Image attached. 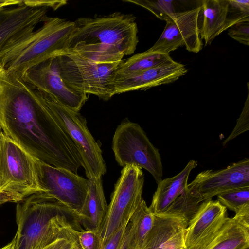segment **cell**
<instances>
[{
  "label": "cell",
  "mask_w": 249,
  "mask_h": 249,
  "mask_svg": "<svg viewBox=\"0 0 249 249\" xmlns=\"http://www.w3.org/2000/svg\"><path fill=\"white\" fill-rule=\"evenodd\" d=\"M246 187H249L248 158L221 170L201 172L188 184L190 192L201 202L226 191Z\"/></svg>",
  "instance_id": "13"
},
{
  "label": "cell",
  "mask_w": 249,
  "mask_h": 249,
  "mask_svg": "<svg viewBox=\"0 0 249 249\" xmlns=\"http://www.w3.org/2000/svg\"><path fill=\"white\" fill-rule=\"evenodd\" d=\"M216 196L222 205L235 212V216L249 213V187L232 189Z\"/></svg>",
  "instance_id": "24"
},
{
  "label": "cell",
  "mask_w": 249,
  "mask_h": 249,
  "mask_svg": "<svg viewBox=\"0 0 249 249\" xmlns=\"http://www.w3.org/2000/svg\"><path fill=\"white\" fill-rule=\"evenodd\" d=\"M53 56L59 74L68 85L105 101L115 95V73L123 60L115 62H97L67 49L58 51Z\"/></svg>",
  "instance_id": "5"
},
{
  "label": "cell",
  "mask_w": 249,
  "mask_h": 249,
  "mask_svg": "<svg viewBox=\"0 0 249 249\" xmlns=\"http://www.w3.org/2000/svg\"><path fill=\"white\" fill-rule=\"evenodd\" d=\"M19 249H42L57 238L80 230L77 217L67 207L44 192L17 203Z\"/></svg>",
  "instance_id": "3"
},
{
  "label": "cell",
  "mask_w": 249,
  "mask_h": 249,
  "mask_svg": "<svg viewBox=\"0 0 249 249\" xmlns=\"http://www.w3.org/2000/svg\"><path fill=\"white\" fill-rule=\"evenodd\" d=\"M112 148L118 163L134 165L148 171L158 184L162 180L163 167L159 150L137 123L124 120L113 136Z\"/></svg>",
  "instance_id": "8"
},
{
  "label": "cell",
  "mask_w": 249,
  "mask_h": 249,
  "mask_svg": "<svg viewBox=\"0 0 249 249\" xmlns=\"http://www.w3.org/2000/svg\"><path fill=\"white\" fill-rule=\"evenodd\" d=\"M228 34L240 43L249 46V22H241L232 25L229 28Z\"/></svg>",
  "instance_id": "29"
},
{
  "label": "cell",
  "mask_w": 249,
  "mask_h": 249,
  "mask_svg": "<svg viewBox=\"0 0 249 249\" xmlns=\"http://www.w3.org/2000/svg\"><path fill=\"white\" fill-rule=\"evenodd\" d=\"M13 244V240H12L10 242H9L7 244L3 246V247L0 248V249H10L12 247Z\"/></svg>",
  "instance_id": "36"
},
{
  "label": "cell",
  "mask_w": 249,
  "mask_h": 249,
  "mask_svg": "<svg viewBox=\"0 0 249 249\" xmlns=\"http://www.w3.org/2000/svg\"><path fill=\"white\" fill-rule=\"evenodd\" d=\"M187 249L185 247H183V248H182L181 249Z\"/></svg>",
  "instance_id": "38"
},
{
  "label": "cell",
  "mask_w": 249,
  "mask_h": 249,
  "mask_svg": "<svg viewBox=\"0 0 249 249\" xmlns=\"http://www.w3.org/2000/svg\"><path fill=\"white\" fill-rule=\"evenodd\" d=\"M185 66L173 60L132 75L114 80L115 95L138 90H146L178 80L187 72Z\"/></svg>",
  "instance_id": "16"
},
{
  "label": "cell",
  "mask_w": 249,
  "mask_h": 249,
  "mask_svg": "<svg viewBox=\"0 0 249 249\" xmlns=\"http://www.w3.org/2000/svg\"><path fill=\"white\" fill-rule=\"evenodd\" d=\"M0 129L32 156L76 174L80 154L45 104L23 75L0 65Z\"/></svg>",
  "instance_id": "1"
},
{
  "label": "cell",
  "mask_w": 249,
  "mask_h": 249,
  "mask_svg": "<svg viewBox=\"0 0 249 249\" xmlns=\"http://www.w3.org/2000/svg\"><path fill=\"white\" fill-rule=\"evenodd\" d=\"M22 75L38 90L52 95L75 111L79 112L88 99L89 95L77 90L63 81L54 56L33 66Z\"/></svg>",
  "instance_id": "12"
},
{
  "label": "cell",
  "mask_w": 249,
  "mask_h": 249,
  "mask_svg": "<svg viewBox=\"0 0 249 249\" xmlns=\"http://www.w3.org/2000/svg\"><path fill=\"white\" fill-rule=\"evenodd\" d=\"M144 180L139 167L129 165L122 170L99 231L102 248L115 232L128 223L142 200Z\"/></svg>",
  "instance_id": "9"
},
{
  "label": "cell",
  "mask_w": 249,
  "mask_h": 249,
  "mask_svg": "<svg viewBox=\"0 0 249 249\" xmlns=\"http://www.w3.org/2000/svg\"><path fill=\"white\" fill-rule=\"evenodd\" d=\"M41 27L6 47L0 53V65L23 75L33 66L64 48L74 21L46 16Z\"/></svg>",
  "instance_id": "4"
},
{
  "label": "cell",
  "mask_w": 249,
  "mask_h": 249,
  "mask_svg": "<svg viewBox=\"0 0 249 249\" xmlns=\"http://www.w3.org/2000/svg\"><path fill=\"white\" fill-rule=\"evenodd\" d=\"M47 11V8L31 7L23 2L13 7L0 9V53L34 31L44 21Z\"/></svg>",
  "instance_id": "15"
},
{
  "label": "cell",
  "mask_w": 249,
  "mask_h": 249,
  "mask_svg": "<svg viewBox=\"0 0 249 249\" xmlns=\"http://www.w3.org/2000/svg\"><path fill=\"white\" fill-rule=\"evenodd\" d=\"M34 159L37 182L42 192L67 207L79 220L88 193V179L69 170Z\"/></svg>",
  "instance_id": "10"
},
{
  "label": "cell",
  "mask_w": 249,
  "mask_h": 249,
  "mask_svg": "<svg viewBox=\"0 0 249 249\" xmlns=\"http://www.w3.org/2000/svg\"><path fill=\"white\" fill-rule=\"evenodd\" d=\"M249 248V227L234 217H227L210 242L202 249H245Z\"/></svg>",
  "instance_id": "21"
},
{
  "label": "cell",
  "mask_w": 249,
  "mask_h": 249,
  "mask_svg": "<svg viewBox=\"0 0 249 249\" xmlns=\"http://www.w3.org/2000/svg\"><path fill=\"white\" fill-rule=\"evenodd\" d=\"M25 4L35 7H50L53 10L64 6L67 3V0H23Z\"/></svg>",
  "instance_id": "32"
},
{
  "label": "cell",
  "mask_w": 249,
  "mask_h": 249,
  "mask_svg": "<svg viewBox=\"0 0 249 249\" xmlns=\"http://www.w3.org/2000/svg\"><path fill=\"white\" fill-rule=\"evenodd\" d=\"M2 132L0 130V188L3 185V180L1 175V144L2 138Z\"/></svg>",
  "instance_id": "35"
},
{
  "label": "cell",
  "mask_w": 249,
  "mask_h": 249,
  "mask_svg": "<svg viewBox=\"0 0 249 249\" xmlns=\"http://www.w3.org/2000/svg\"><path fill=\"white\" fill-rule=\"evenodd\" d=\"M172 60L169 54L152 52L148 49L126 60H123L116 70L115 79L157 67Z\"/></svg>",
  "instance_id": "22"
},
{
  "label": "cell",
  "mask_w": 249,
  "mask_h": 249,
  "mask_svg": "<svg viewBox=\"0 0 249 249\" xmlns=\"http://www.w3.org/2000/svg\"><path fill=\"white\" fill-rule=\"evenodd\" d=\"M74 249H80L79 246H78L76 248H75Z\"/></svg>",
  "instance_id": "37"
},
{
  "label": "cell",
  "mask_w": 249,
  "mask_h": 249,
  "mask_svg": "<svg viewBox=\"0 0 249 249\" xmlns=\"http://www.w3.org/2000/svg\"><path fill=\"white\" fill-rule=\"evenodd\" d=\"M200 7L169 15L163 31L148 50L163 54L182 46L191 52L198 53L203 47L198 25Z\"/></svg>",
  "instance_id": "11"
},
{
  "label": "cell",
  "mask_w": 249,
  "mask_h": 249,
  "mask_svg": "<svg viewBox=\"0 0 249 249\" xmlns=\"http://www.w3.org/2000/svg\"><path fill=\"white\" fill-rule=\"evenodd\" d=\"M188 221L181 217L154 215L143 249H179L185 246Z\"/></svg>",
  "instance_id": "17"
},
{
  "label": "cell",
  "mask_w": 249,
  "mask_h": 249,
  "mask_svg": "<svg viewBox=\"0 0 249 249\" xmlns=\"http://www.w3.org/2000/svg\"><path fill=\"white\" fill-rule=\"evenodd\" d=\"M197 165L196 161H189L185 168L178 174L161 180L158 183L156 191L148 207L154 215L165 212L173 202L188 189V180L191 171Z\"/></svg>",
  "instance_id": "18"
},
{
  "label": "cell",
  "mask_w": 249,
  "mask_h": 249,
  "mask_svg": "<svg viewBox=\"0 0 249 249\" xmlns=\"http://www.w3.org/2000/svg\"><path fill=\"white\" fill-rule=\"evenodd\" d=\"M1 167L3 185L0 188V205L18 203L43 192L37 182L34 157L3 133Z\"/></svg>",
  "instance_id": "6"
},
{
  "label": "cell",
  "mask_w": 249,
  "mask_h": 249,
  "mask_svg": "<svg viewBox=\"0 0 249 249\" xmlns=\"http://www.w3.org/2000/svg\"><path fill=\"white\" fill-rule=\"evenodd\" d=\"M227 217V208L219 201H203L188 223L184 236L185 247L203 249L218 232Z\"/></svg>",
  "instance_id": "14"
},
{
  "label": "cell",
  "mask_w": 249,
  "mask_h": 249,
  "mask_svg": "<svg viewBox=\"0 0 249 249\" xmlns=\"http://www.w3.org/2000/svg\"><path fill=\"white\" fill-rule=\"evenodd\" d=\"M123 2L131 3L150 11L161 20L165 21L171 14L176 12L174 0H123Z\"/></svg>",
  "instance_id": "26"
},
{
  "label": "cell",
  "mask_w": 249,
  "mask_h": 249,
  "mask_svg": "<svg viewBox=\"0 0 249 249\" xmlns=\"http://www.w3.org/2000/svg\"><path fill=\"white\" fill-rule=\"evenodd\" d=\"M199 25V34L205 46L210 45L214 39L227 29L228 0L201 1Z\"/></svg>",
  "instance_id": "20"
},
{
  "label": "cell",
  "mask_w": 249,
  "mask_h": 249,
  "mask_svg": "<svg viewBox=\"0 0 249 249\" xmlns=\"http://www.w3.org/2000/svg\"><path fill=\"white\" fill-rule=\"evenodd\" d=\"M249 129V93H248L242 111L237 123L230 135L223 142V146H225L228 142L240 134L248 131Z\"/></svg>",
  "instance_id": "28"
},
{
  "label": "cell",
  "mask_w": 249,
  "mask_h": 249,
  "mask_svg": "<svg viewBox=\"0 0 249 249\" xmlns=\"http://www.w3.org/2000/svg\"><path fill=\"white\" fill-rule=\"evenodd\" d=\"M88 193L79 222L85 230L99 231L107 213L102 177H88Z\"/></svg>",
  "instance_id": "19"
},
{
  "label": "cell",
  "mask_w": 249,
  "mask_h": 249,
  "mask_svg": "<svg viewBox=\"0 0 249 249\" xmlns=\"http://www.w3.org/2000/svg\"><path fill=\"white\" fill-rule=\"evenodd\" d=\"M201 203L188 188L165 212L160 215L181 217L189 222L197 211Z\"/></svg>",
  "instance_id": "25"
},
{
  "label": "cell",
  "mask_w": 249,
  "mask_h": 249,
  "mask_svg": "<svg viewBox=\"0 0 249 249\" xmlns=\"http://www.w3.org/2000/svg\"><path fill=\"white\" fill-rule=\"evenodd\" d=\"M118 249H136L131 239L128 223L127 224L123 239Z\"/></svg>",
  "instance_id": "33"
},
{
  "label": "cell",
  "mask_w": 249,
  "mask_h": 249,
  "mask_svg": "<svg viewBox=\"0 0 249 249\" xmlns=\"http://www.w3.org/2000/svg\"><path fill=\"white\" fill-rule=\"evenodd\" d=\"M39 91L53 115L75 144L87 177H102L106 172L102 151L89 130L85 118L79 112L63 105L52 95Z\"/></svg>",
  "instance_id": "7"
},
{
  "label": "cell",
  "mask_w": 249,
  "mask_h": 249,
  "mask_svg": "<svg viewBox=\"0 0 249 249\" xmlns=\"http://www.w3.org/2000/svg\"><path fill=\"white\" fill-rule=\"evenodd\" d=\"M249 249V248H246V249Z\"/></svg>",
  "instance_id": "39"
},
{
  "label": "cell",
  "mask_w": 249,
  "mask_h": 249,
  "mask_svg": "<svg viewBox=\"0 0 249 249\" xmlns=\"http://www.w3.org/2000/svg\"><path fill=\"white\" fill-rule=\"evenodd\" d=\"M135 20L132 14L118 12L78 18L63 49L92 59L121 60L134 53L139 42Z\"/></svg>",
  "instance_id": "2"
},
{
  "label": "cell",
  "mask_w": 249,
  "mask_h": 249,
  "mask_svg": "<svg viewBox=\"0 0 249 249\" xmlns=\"http://www.w3.org/2000/svg\"><path fill=\"white\" fill-rule=\"evenodd\" d=\"M76 242L80 249H102L99 231L89 230H75Z\"/></svg>",
  "instance_id": "27"
},
{
  "label": "cell",
  "mask_w": 249,
  "mask_h": 249,
  "mask_svg": "<svg viewBox=\"0 0 249 249\" xmlns=\"http://www.w3.org/2000/svg\"><path fill=\"white\" fill-rule=\"evenodd\" d=\"M127 224L120 228L102 246V249H118L124 234Z\"/></svg>",
  "instance_id": "31"
},
{
  "label": "cell",
  "mask_w": 249,
  "mask_h": 249,
  "mask_svg": "<svg viewBox=\"0 0 249 249\" xmlns=\"http://www.w3.org/2000/svg\"><path fill=\"white\" fill-rule=\"evenodd\" d=\"M153 221L154 214L142 199L128 222L131 239L136 249H143Z\"/></svg>",
  "instance_id": "23"
},
{
  "label": "cell",
  "mask_w": 249,
  "mask_h": 249,
  "mask_svg": "<svg viewBox=\"0 0 249 249\" xmlns=\"http://www.w3.org/2000/svg\"><path fill=\"white\" fill-rule=\"evenodd\" d=\"M75 230L67 236L57 238L42 249H74L78 246L75 238Z\"/></svg>",
  "instance_id": "30"
},
{
  "label": "cell",
  "mask_w": 249,
  "mask_h": 249,
  "mask_svg": "<svg viewBox=\"0 0 249 249\" xmlns=\"http://www.w3.org/2000/svg\"><path fill=\"white\" fill-rule=\"evenodd\" d=\"M22 0H0V9L11 5L21 4Z\"/></svg>",
  "instance_id": "34"
}]
</instances>
